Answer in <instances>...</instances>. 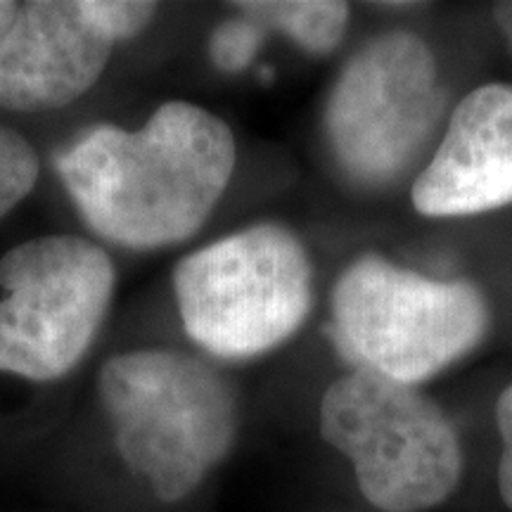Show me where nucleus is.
<instances>
[{
    "label": "nucleus",
    "mask_w": 512,
    "mask_h": 512,
    "mask_svg": "<svg viewBox=\"0 0 512 512\" xmlns=\"http://www.w3.org/2000/svg\"><path fill=\"white\" fill-rule=\"evenodd\" d=\"M235 12L268 31H278L311 55H330L349 24V5L339 0H245Z\"/></svg>",
    "instance_id": "10"
},
{
    "label": "nucleus",
    "mask_w": 512,
    "mask_h": 512,
    "mask_svg": "<svg viewBox=\"0 0 512 512\" xmlns=\"http://www.w3.org/2000/svg\"><path fill=\"white\" fill-rule=\"evenodd\" d=\"M0 373L53 382L79 366L110 313L112 256L79 235H46L0 259Z\"/></svg>",
    "instance_id": "7"
},
{
    "label": "nucleus",
    "mask_w": 512,
    "mask_h": 512,
    "mask_svg": "<svg viewBox=\"0 0 512 512\" xmlns=\"http://www.w3.org/2000/svg\"><path fill=\"white\" fill-rule=\"evenodd\" d=\"M185 332L221 361H247L294 337L313 309L309 249L283 223H254L174 268Z\"/></svg>",
    "instance_id": "4"
},
{
    "label": "nucleus",
    "mask_w": 512,
    "mask_h": 512,
    "mask_svg": "<svg viewBox=\"0 0 512 512\" xmlns=\"http://www.w3.org/2000/svg\"><path fill=\"white\" fill-rule=\"evenodd\" d=\"M266 34L252 19L235 12V17L221 22L209 36V60L221 72L235 74L249 67L252 60L264 46Z\"/></svg>",
    "instance_id": "12"
},
{
    "label": "nucleus",
    "mask_w": 512,
    "mask_h": 512,
    "mask_svg": "<svg viewBox=\"0 0 512 512\" xmlns=\"http://www.w3.org/2000/svg\"><path fill=\"white\" fill-rule=\"evenodd\" d=\"M494 17L498 29H501V34L505 36V41H508V46L512 50V0H508V3H498L494 8Z\"/></svg>",
    "instance_id": "14"
},
{
    "label": "nucleus",
    "mask_w": 512,
    "mask_h": 512,
    "mask_svg": "<svg viewBox=\"0 0 512 512\" xmlns=\"http://www.w3.org/2000/svg\"><path fill=\"white\" fill-rule=\"evenodd\" d=\"M17 3H10V0H0V41L3 36L8 34V29L12 27V22L17 19Z\"/></svg>",
    "instance_id": "15"
},
{
    "label": "nucleus",
    "mask_w": 512,
    "mask_h": 512,
    "mask_svg": "<svg viewBox=\"0 0 512 512\" xmlns=\"http://www.w3.org/2000/svg\"><path fill=\"white\" fill-rule=\"evenodd\" d=\"M489 325V302L470 280H434L377 254L351 261L332 287L339 354L415 387L475 351Z\"/></svg>",
    "instance_id": "3"
},
{
    "label": "nucleus",
    "mask_w": 512,
    "mask_h": 512,
    "mask_svg": "<svg viewBox=\"0 0 512 512\" xmlns=\"http://www.w3.org/2000/svg\"><path fill=\"white\" fill-rule=\"evenodd\" d=\"M320 437L354 465L361 494L387 512H420L458 489L463 448L444 408L415 384L351 370L320 399Z\"/></svg>",
    "instance_id": "5"
},
{
    "label": "nucleus",
    "mask_w": 512,
    "mask_h": 512,
    "mask_svg": "<svg viewBox=\"0 0 512 512\" xmlns=\"http://www.w3.org/2000/svg\"><path fill=\"white\" fill-rule=\"evenodd\" d=\"M496 425L503 439V456L498 465V491L503 503L512 510V384L503 389L496 401Z\"/></svg>",
    "instance_id": "13"
},
{
    "label": "nucleus",
    "mask_w": 512,
    "mask_h": 512,
    "mask_svg": "<svg viewBox=\"0 0 512 512\" xmlns=\"http://www.w3.org/2000/svg\"><path fill=\"white\" fill-rule=\"evenodd\" d=\"M411 200L427 219H465L512 204V86L484 83L458 102Z\"/></svg>",
    "instance_id": "9"
},
{
    "label": "nucleus",
    "mask_w": 512,
    "mask_h": 512,
    "mask_svg": "<svg viewBox=\"0 0 512 512\" xmlns=\"http://www.w3.org/2000/svg\"><path fill=\"white\" fill-rule=\"evenodd\" d=\"M117 38L98 0H31L0 41V107L50 112L100 81Z\"/></svg>",
    "instance_id": "8"
},
{
    "label": "nucleus",
    "mask_w": 512,
    "mask_h": 512,
    "mask_svg": "<svg viewBox=\"0 0 512 512\" xmlns=\"http://www.w3.org/2000/svg\"><path fill=\"white\" fill-rule=\"evenodd\" d=\"M233 131L192 102L171 100L138 131L100 124L57 157L86 226L136 252L181 245L221 202L235 171Z\"/></svg>",
    "instance_id": "1"
},
{
    "label": "nucleus",
    "mask_w": 512,
    "mask_h": 512,
    "mask_svg": "<svg viewBox=\"0 0 512 512\" xmlns=\"http://www.w3.org/2000/svg\"><path fill=\"white\" fill-rule=\"evenodd\" d=\"M38 181V155L22 133L0 126V219L27 200Z\"/></svg>",
    "instance_id": "11"
},
{
    "label": "nucleus",
    "mask_w": 512,
    "mask_h": 512,
    "mask_svg": "<svg viewBox=\"0 0 512 512\" xmlns=\"http://www.w3.org/2000/svg\"><path fill=\"white\" fill-rule=\"evenodd\" d=\"M98 392L119 456L164 503L190 496L238 437L233 387L200 356L126 351L102 366Z\"/></svg>",
    "instance_id": "2"
},
{
    "label": "nucleus",
    "mask_w": 512,
    "mask_h": 512,
    "mask_svg": "<svg viewBox=\"0 0 512 512\" xmlns=\"http://www.w3.org/2000/svg\"><path fill=\"white\" fill-rule=\"evenodd\" d=\"M446 93L425 38L384 31L349 57L325 102V140L339 169L363 188L401 178L441 124Z\"/></svg>",
    "instance_id": "6"
}]
</instances>
